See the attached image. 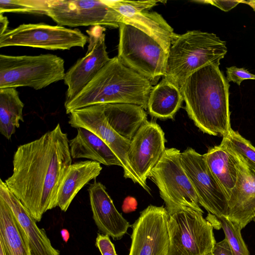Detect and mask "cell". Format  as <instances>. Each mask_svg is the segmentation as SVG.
<instances>
[{
	"label": "cell",
	"instance_id": "cell-1",
	"mask_svg": "<svg viewBox=\"0 0 255 255\" xmlns=\"http://www.w3.org/2000/svg\"><path fill=\"white\" fill-rule=\"evenodd\" d=\"M72 160L69 140L59 124L15 152L12 174L5 183L36 222L56 207L59 187Z\"/></svg>",
	"mask_w": 255,
	"mask_h": 255
},
{
	"label": "cell",
	"instance_id": "cell-2",
	"mask_svg": "<svg viewBox=\"0 0 255 255\" xmlns=\"http://www.w3.org/2000/svg\"><path fill=\"white\" fill-rule=\"evenodd\" d=\"M229 83L219 66L210 64L191 74L180 88L189 117L205 133L224 137L232 129Z\"/></svg>",
	"mask_w": 255,
	"mask_h": 255
},
{
	"label": "cell",
	"instance_id": "cell-3",
	"mask_svg": "<svg viewBox=\"0 0 255 255\" xmlns=\"http://www.w3.org/2000/svg\"><path fill=\"white\" fill-rule=\"evenodd\" d=\"M151 82L124 65L117 56L111 58L88 85L73 99L64 103L66 113L85 107L128 103L147 109Z\"/></svg>",
	"mask_w": 255,
	"mask_h": 255
},
{
	"label": "cell",
	"instance_id": "cell-4",
	"mask_svg": "<svg viewBox=\"0 0 255 255\" xmlns=\"http://www.w3.org/2000/svg\"><path fill=\"white\" fill-rule=\"evenodd\" d=\"M227 51L226 41L213 33L194 30L178 34L170 46L163 78L180 88L197 70L219 66Z\"/></svg>",
	"mask_w": 255,
	"mask_h": 255
},
{
	"label": "cell",
	"instance_id": "cell-5",
	"mask_svg": "<svg viewBox=\"0 0 255 255\" xmlns=\"http://www.w3.org/2000/svg\"><path fill=\"white\" fill-rule=\"evenodd\" d=\"M64 60L52 54L0 55V89L28 87L44 88L64 80Z\"/></svg>",
	"mask_w": 255,
	"mask_h": 255
},
{
	"label": "cell",
	"instance_id": "cell-6",
	"mask_svg": "<svg viewBox=\"0 0 255 255\" xmlns=\"http://www.w3.org/2000/svg\"><path fill=\"white\" fill-rule=\"evenodd\" d=\"M168 54L153 38L124 23L119 26L118 58L126 67L156 85L166 74Z\"/></svg>",
	"mask_w": 255,
	"mask_h": 255
},
{
	"label": "cell",
	"instance_id": "cell-7",
	"mask_svg": "<svg viewBox=\"0 0 255 255\" xmlns=\"http://www.w3.org/2000/svg\"><path fill=\"white\" fill-rule=\"evenodd\" d=\"M181 153L176 148H166L148 178L157 186L168 214L185 207L203 214L196 192L181 164Z\"/></svg>",
	"mask_w": 255,
	"mask_h": 255
},
{
	"label": "cell",
	"instance_id": "cell-8",
	"mask_svg": "<svg viewBox=\"0 0 255 255\" xmlns=\"http://www.w3.org/2000/svg\"><path fill=\"white\" fill-rule=\"evenodd\" d=\"M168 255H206L216 243L213 226L203 213L185 207L168 214Z\"/></svg>",
	"mask_w": 255,
	"mask_h": 255
},
{
	"label": "cell",
	"instance_id": "cell-9",
	"mask_svg": "<svg viewBox=\"0 0 255 255\" xmlns=\"http://www.w3.org/2000/svg\"><path fill=\"white\" fill-rule=\"evenodd\" d=\"M88 36L79 29L44 23L22 24L0 35V47L27 46L47 50L83 48Z\"/></svg>",
	"mask_w": 255,
	"mask_h": 255
},
{
	"label": "cell",
	"instance_id": "cell-10",
	"mask_svg": "<svg viewBox=\"0 0 255 255\" xmlns=\"http://www.w3.org/2000/svg\"><path fill=\"white\" fill-rule=\"evenodd\" d=\"M46 15L58 25L119 28L123 16L105 0H50Z\"/></svg>",
	"mask_w": 255,
	"mask_h": 255
},
{
	"label": "cell",
	"instance_id": "cell-11",
	"mask_svg": "<svg viewBox=\"0 0 255 255\" xmlns=\"http://www.w3.org/2000/svg\"><path fill=\"white\" fill-rule=\"evenodd\" d=\"M68 123L76 128L88 129L102 139L117 155L122 165L124 176L141 186L148 193L145 185L131 167L128 158L130 141L118 133L110 125L104 112V105H96L75 110L69 114Z\"/></svg>",
	"mask_w": 255,
	"mask_h": 255
},
{
	"label": "cell",
	"instance_id": "cell-12",
	"mask_svg": "<svg viewBox=\"0 0 255 255\" xmlns=\"http://www.w3.org/2000/svg\"><path fill=\"white\" fill-rule=\"evenodd\" d=\"M181 163L197 195L199 204L216 217H226L228 200L208 167L203 155L192 148L181 153Z\"/></svg>",
	"mask_w": 255,
	"mask_h": 255
},
{
	"label": "cell",
	"instance_id": "cell-13",
	"mask_svg": "<svg viewBox=\"0 0 255 255\" xmlns=\"http://www.w3.org/2000/svg\"><path fill=\"white\" fill-rule=\"evenodd\" d=\"M168 215L163 206L149 205L143 210L131 226V244L128 255H168Z\"/></svg>",
	"mask_w": 255,
	"mask_h": 255
},
{
	"label": "cell",
	"instance_id": "cell-14",
	"mask_svg": "<svg viewBox=\"0 0 255 255\" xmlns=\"http://www.w3.org/2000/svg\"><path fill=\"white\" fill-rule=\"evenodd\" d=\"M104 26H92L87 30L88 50L85 55L66 72L64 82L67 86L65 103L75 97L107 65L109 57L105 43Z\"/></svg>",
	"mask_w": 255,
	"mask_h": 255
},
{
	"label": "cell",
	"instance_id": "cell-15",
	"mask_svg": "<svg viewBox=\"0 0 255 255\" xmlns=\"http://www.w3.org/2000/svg\"><path fill=\"white\" fill-rule=\"evenodd\" d=\"M164 133L160 126L146 121L138 129L130 141L128 153L129 164L142 183L162 155L165 148Z\"/></svg>",
	"mask_w": 255,
	"mask_h": 255
},
{
	"label": "cell",
	"instance_id": "cell-16",
	"mask_svg": "<svg viewBox=\"0 0 255 255\" xmlns=\"http://www.w3.org/2000/svg\"><path fill=\"white\" fill-rule=\"evenodd\" d=\"M0 197L10 208L26 240L30 255H60L44 229H40L21 201L10 191L5 182L0 180Z\"/></svg>",
	"mask_w": 255,
	"mask_h": 255
},
{
	"label": "cell",
	"instance_id": "cell-17",
	"mask_svg": "<svg viewBox=\"0 0 255 255\" xmlns=\"http://www.w3.org/2000/svg\"><path fill=\"white\" fill-rule=\"evenodd\" d=\"M237 156L238 178L228 200L227 218L243 229L255 217V171Z\"/></svg>",
	"mask_w": 255,
	"mask_h": 255
},
{
	"label": "cell",
	"instance_id": "cell-18",
	"mask_svg": "<svg viewBox=\"0 0 255 255\" xmlns=\"http://www.w3.org/2000/svg\"><path fill=\"white\" fill-rule=\"evenodd\" d=\"M88 191L93 218L99 230L114 240L121 239L130 225L116 208L105 186L95 180Z\"/></svg>",
	"mask_w": 255,
	"mask_h": 255
},
{
	"label": "cell",
	"instance_id": "cell-19",
	"mask_svg": "<svg viewBox=\"0 0 255 255\" xmlns=\"http://www.w3.org/2000/svg\"><path fill=\"white\" fill-rule=\"evenodd\" d=\"M102 169L100 163L92 160L71 164L59 187L56 207L66 212L78 192L89 181L96 179Z\"/></svg>",
	"mask_w": 255,
	"mask_h": 255
},
{
	"label": "cell",
	"instance_id": "cell-20",
	"mask_svg": "<svg viewBox=\"0 0 255 255\" xmlns=\"http://www.w3.org/2000/svg\"><path fill=\"white\" fill-rule=\"evenodd\" d=\"M73 159L87 158L105 165H118L122 167L120 160L110 147L90 130L77 128V134L69 140Z\"/></svg>",
	"mask_w": 255,
	"mask_h": 255
},
{
	"label": "cell",
	"instance_id": "cell-21",
	"mask_svg": "<svg viewBox=\"0 0 255 255\" xmlns=\"http://www.w3.org/2000/svg\"><path fill=\"white\" fill-rule=\"evenodd\" d=\"M203 156L211 172L229 200L238 178L237 155L220 143L209 149Z\"/></svg>",
	"mask_w": 255,
	"mask_h": 255
},
{
	"label": "cell",
	"instance_id": "cell-22",
	"mask_svg": "<svg viewBox=\"0 0 255 255\" xmlns=\"http://www.w3.org/2000/svg\"><path fill=\"white\" fill-rule=\"evenodd\" d=\"M104 112L111 127L120 135L131 140L147 120V114L140 106L128 103L108 104Z\"/></svg>",
	"mask_w": 255,
	"mask_h": 255
},
{
	"label": "cell",
	"instance_id": "cell-23",
	"mask_svg": "<svg viewBox=\"0 0 255 255\" xmlns=\"http://www.w3.org/2000/svg\"><path fill=\"white\" fill-rule=\"evenodd\" d=\"M184 99L180 88L166 79L152 87L147 109L150 115L160 119H173L181 107Z\"/></svg>",
	"mask_w": 255,
	"mask_h": 255
},
{
	"label": "cell",
	"instance_id": "cell-24",
	"mask_svg": "<svg viewBox=\"0 0 255 255\" xmlns=\"http://www.w3.org/2000/svg\"><path fill=\"white\" fill-rule=\"evenodd\" d=\"M123 23L131 25L153 38L168 54L172 43L178 35L156 12L142 11L123 16Z\"/></svg>",
	"mask_w": 255,
	"mask_h": 255
},
{
	"label": "cell",
	"instance_id": "cell-25",
	"mask_svg": "<svg viewBox=\"0 0 255 255\" xmlns=\"http://www.w3.org/2000/svg\"><path fill=\"white\" fill-rule=\"evenodd\" d=\"M0 242L6 255H30L25 238L10 208L0 197Z\"/></svg>",
	"mask_w": 255,
	"mask_h": 255
},
{
	"label": "cell",
	"instance_id": "cell-26",
	"mask_svg": "<svg viewBox=\"0 0 255 255\" xmlns=\"http://www.w3.org/2000/svg\"><path fill=\"white\" fill-rule=\"evenodd\" d=\"M24 104L14 88L0 89V131L6 139H10L23 122L22 111Z\"/></svg>",
	"mask_w": 255,
	"mask_h": 255
},
{
	"label": "cell",
	"instance_id": "cell-27",
	"mask_svg": "<svg viewBox=\"0 0 255 255\" xmlns=\"http://www.w3.org/2000/svg\"><path fill=\"white\" fill-rule=\"evenodd\" d=\"M221 144L242 159L255 171V147L238 131L231 129L223 137Z\"/></svg>",
	"mask_w": 255,
	"mask_h": 255
},
{
	"label": "cell",
	"instance_id": "cell-28",
	"mask_svg": "<svg viewBox=\"0 0 255 255\" xmlns=\"http://www.w3.org/2000/svg\"><path fill=\"white\" fill-rule=\"evenodd\" d=\"M49 0H0V14L5 12L45 14Z\"/></svg>",
	"mask_w": 255,
	"mask_h": 255
},
{
	"label": "cell",
	"instance_id": "cell-29",
	"mask_svg": "<svg viewBox=\"0 0 255 255\" xmlns=\"http://www.w3.org/2000/svg\"><path fill=\"white\" fill-rule=\"evenodd\" d=\"M223 229L233 255H250L247 246L241 235L242 229L226 217H216Z\"/></svg>",
	"mask_w": 255,
	"mask_h": 255
},
{
	"label": "cell",
	"instance_id": "cell-30",
	"mask_svg": "<svg viewBox=\"0 0 255 255\" xmlns=\"http://www.w3.org/2000/svg\"><path fill=\"white\" fill-rule=\"evenodd\" d=\"M108 5L127 17L137 12L147 11L156 5L158 0H105Z\"/></svg>",
	"mask_w": 255,
	"mask_h": 255
},
{
	"label": "cell",
	"instance_id": "cell-31",
	"mask_svg": "<svg viewBox=\"0 0 255 255\" xmlns=\"http://www.w3.org/2000/svg\"><path fill=\"white\" fill-rule=\"evenodd\" d=\"M226 73L228 81L233 82L239 86L244 80H255V75L244 68H238L236 66L227 67Z\"/></svg>",
	"mask_w": 255,
	"mask_h": 255
},
{
	"label": "cell",
	"instance_id": "cell-32",
	"mask_svg": "<svg viewBox=\"0 0 255 255\" xmlns=\"http://www.w3.org/2000/svg\"><path fill=\"white\" fill-rule=\"evenodd\" d=\"M110 236L107 235L98 233L96 239V246L99 250L102 255H118L115 246L111 242Z\"/></svg>",
	"mask_w": 255,
	"mask_h": 255
},
{
	"label": "cell",
	"instance_id": "cell-33",
	"mask_svg": "<svg viewBox=\"0 0 255 255\" xmlns=\"http://www.w3.org/2000/svg\"><path fill=\"white\" fill-rule=\"evenodd\" d=\"M214 5L224 11H228L236 7L242 0H210L198 1Z\"/></svg>",
	"mask_w": 255,
	"mask_h": 255
},
{
	"label": "cell",
	"instance_id": "cell-34",
	"mask_svg": "<svg viewBox=\"0 0 255 255\" xmlns=\"http://www.w3.org/2000/svg\"><path fill=\"white\" fill-rule=\"evenodd\" d=\"M211 254L212 255H233L226 238L216 243Z\"/></svg>",
	"mask_w": 255,
	"mask_h": 255
},
{
	"label": "cell",
	"instance_id": "cell-35",
	"mask_svg": "<svg viewBox=\"0 0 255 255\" xmlns=\"http://www.w3.org/2000/svg\"><path fill=\"white\" fill-rule=\"evenodd\" d=\"M136 200L131 197H128L124 201L122 209L125 213H129L135 210L137 207Z\"/></svg>",
	"mask_w": 255,
	"mask_h": 255
},
{
	"label": "cell",
	"instance_id": "cell-36",
	"mask_svg": "<svg viewBox=\"0 0 255 255\" xmlns=\"http://www.w3.org/2000/svg\"><path fill=\"white\" fill-rule=\"evenodd\" d=\"M8 20L6 16L0 14V35L4 33L7 30Z\"/></svg>",
	"mask_w": 255,
	"mask_h": 255
},
{
	"label": "cell",
	"instance_id": "cell-37",
	"mask_svg": "<svg viewBox=\"0 0 255 255\" xmlns=\"http://www.w3.org/2000/svg\"><path fill=\"white\" fill-rule=\"evenodd\" d=\"M61 235L63 240L67 243L70 238V234L68 231L65 229H63L61 231Z\"/></svg>",
	"mask_w": 255,
	"mask_h": 255
},
{
	"label": "cell",
	"instance_id": "cell-38",
	"mask_svg": "<svg viewBox=\"0 0 255 255\" xmlns=\"http://www.w3.org/2000/svg\"><path fill=\"white\" fill-rule=\"evenodd\" d=\"M241 3H245L249 4L255 11V0H248V1L242 0Z\"/></svg>",
	"mask_w": 255,
	"mask_h": 255
},
{
	"label": "cell",
	"instance_id": "cell-39",
	"mask_svg": "<svg viewBox=\"0 0 255 255\" xmlns=\"http://www.w3.org/2000/svg\"><path fill=\"white\" fill-rule=\"evenodd\" d=\"M0 255H6L3 246L1 242H0Z\"/></svg>",
	"mask_w": 255,
	"mask_h": 255
},
{
	"label": "cell",
	"instance_id": "cell-40",
	"mask_svg": "<svg viewBox=\"0 0 255 255\" xmlns=\"http://www.w3.org/2000/svg\"><path fill=\"white\" fill-rule=\"evenodd\" d=\"M253 221L255 223V217L253 219Z\"/></svg>",
	"mask_w": 255,
	"mask_h": 255
},
{
	"label": "cell",
	"instance_id": "cell-41",
	"mask_svg": "<svg viewBox=\"0 0 255 255\" xmlns=\"http://www.w3.org/2000/svg\"><path fill=\"white\" fill-rule=\"evenodd\" d=\"M212 255V254H211V253H210V254H208V255Z\"/></svg>",
	"mask_w": 255,
	"mask_h": 255
}]
</instances>
